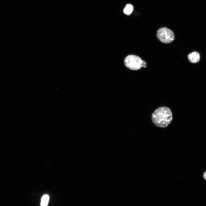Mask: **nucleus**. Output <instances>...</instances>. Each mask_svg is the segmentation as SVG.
I'll return each mask as SVG.
<instances>
[{
  "label": "nucleus",
  "mask_w": 206,
  "mask_h": 206,
  "mask_svg": "<svg viewBox=\"0 0 206 206\" xmlns=\"http://www.w3.org/2000/svg\"><path fill=\"white\" fill-rule=\"evenodd\" d=\"M49 199V197L48 195H44L41 199V205L43 206H47L48 203Z\"/></svg>",
  "instance_id": "6"
},
{
  "label": "nucleus",
  "mask_w": 206,
  "mask_h": 206,
  "mask_svg": "<svg viewBox=\"0 0 206 206\" xmlns=\"http://www.w3.org/2000/svg\"><path fill=\"white\" fill-rule=\"evenodd\" d=\"M173 114L171 110L166 106H162L156 109L152 114V120L156 126L165 128L171 122Z\"/></svg>",
  "instance_id": "1"
},
{
  "label": "nucleus",
  "mask_w": 206,
  "mask_h": 206,
  "mask_svg": "<svg viewBox=\"0 0 206 206\" xmlns=\"http://www.w3.org/2000/svg\"><path fill=\"white\" fill-rule=\"evenodd\" d=\"M125 66L129 69L134 70L140 69L142 67L145 68L147 62L143 61L139 57L134 55L126 56L124 60Z\"/></svg>",
  "instance_id": "2"
},
{
  "label": "nucleus",
  "mask_w": 206,
  "mask_h": 206,
  "mask_svg": "<svg viewBox=\"0 0 206 206\" xmlns=\"http://www.w3.org/2000/svg\"><path fill=\"white\" fill-rule=\"evenodd\" d=\"M200 56L199 54L196 52H194L189 54L188 58L189 62L192 63H196L200 60Z\"/></svg>",
  "instance_id": "4"
},
{
  "label": "nucleus",
  "mask_w": 206,
  "mask_h": 206,
  "mask_svg": "<svg viewBox=\"0 0 206 206\" xmlns=\"http://www.w3.org/2000/svg\"><path fill=\"white\" fill-rule=\"evenodd\" d=\"M157 36L159 41L165 43H171L175 38L173 32L166 27L159 28L157 31Z\"/></svg>",
  "instance_id": "3"
},
{
  "label": "nucleus",
  "mask_w": 206,
  "mask_h": 206,
  "mask_svg": "<svg viewBox=\"0 0 206 206\" xmlns=\"http://www.w3.org/2000/svg\"><path fill=\"white\" fill-rule=\"evenodd\" d=\"M133 11V7L131 4H127L124 10V13L127 15L130 14Z\"/></svg>",
  "instance_id": "5"
},
{
  "label": "nucleus",
  "mask_w": 206,
  "mask_h": 206,
  "mask_svg": "<svg viewBox=\"0 0 206 206\" xmlns=\"http://www.w3.org/2000/svg\"><path fill=\"white\" fill-rule=\"evenodd\" d=\"M206 172H205L203 174V177L205 179H206Z\"/></svg>",
  "instance_id": "7"
}]
</instances>
